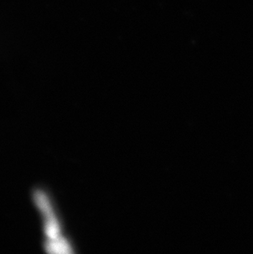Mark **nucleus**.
I'll return each mask as SVG.
<instances>
[{
    "mask_svg": "<svg viewBox=\"0 0 253 254\" xmlns=\"http://www.w3.org/2000/svg\"><path fill=\"white\" fill-rule=\"evenodd\" d=\"M47 217V225H46V233L51 240H57L60 234V229L57 222L55 221L54 215H50Z\"/></svg>",
    "mask_w": 253,
    "mask_h": 254,
    "instance_id": "f03ea898",
    "label": "nucleus"
},
{
    "mask_svg": "<svg viewBox=\"0 0 253 254\" xmlns=\"http://www.w3.org/2000/svg\"><path fill=\"white\" fill-rule=\"evenodd\" d=\"M47 252L50 254H72V251L66 241L58 238L57 240H51L46 246Z\"/></svg>",
    "mask_w": 253,
    "mask_h": 254,
    "instance_id": "f257e3e1",
    "label": "nucleus"
},
{
    "mask_svg": "<svg viewBox=\"0 0 253 254\" xmlns=\"http://www.w3.org/2000/svg\"><path fill=\"white\" fill-rule=\"evenodd\" d=\"M35 198H36V204L38 205L41 211H43L46 216L53 214L51 205L49 203L48 200H47L43 192H36V194H35Z\"/></svg>",
    "mask_w": 253,
    "mask_h": 254,
    "instance_id": "7ed1b4c3",
    "label": "nucleus"
}]
</instances>
